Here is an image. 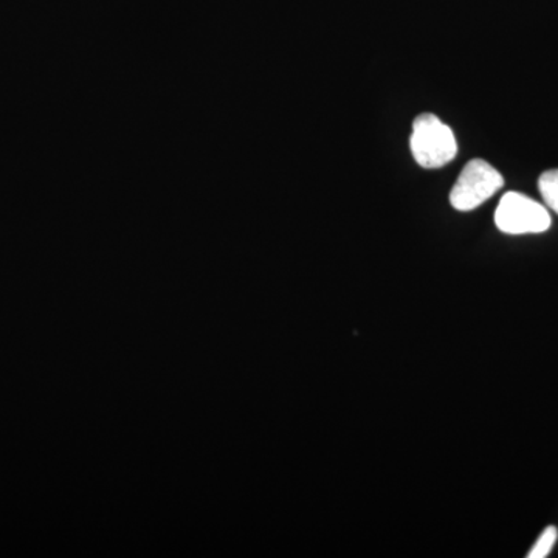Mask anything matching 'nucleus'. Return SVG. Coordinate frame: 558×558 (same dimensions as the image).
<instances>
[{
  "mask_svg": "<svg viewBox=\"0 0 558 558\" xmlns=\"http://www.w3.org/2000/svg\"><path fill=\"white\" fill-rule=\"evenodd\" d=\"M502 185L505 179L501 172L495 170L486 160L469 161L451 189V207L458 211H472L497 194Z\"/></svg>",
  "mask_w": 558,
  "mask_h": 558,
  "instance_id": "f03ea898",
  "label": "nucleus"
},
{
  "mask_svg": "<svg viewBox=\"0 0 558 558\" xmlns=\"http://www.w3.org/2000/svg\"><path fill=\"white\" fill-rule=\"evenodd\" d=\"M538 189L546 207L558 215V170L543 172L538 180Z\"/></svg>",
  "mask_w": 558,
  "mask_h": 558,
  "instance_id": "20e7f679",
  "label": "nucleus"
},
{
  "mask_svg": "<svg viewBox=\"0 0 558 558\" xmlns=\"http://www.w3.org/2000/svg\"><path fill=\"white\" fill-rule=\"evenodd\" d=\"M495 223L506 234H538L549 230L550 215L545 205L524 194H505L495 211Z\"/></svg>",
  "mask_w": 558,
  "mask_h": 558,
  "instance_id": "7ed1b4c3",
  "label": "nucleus"
},
{
  "mask_svg": "<svg viewBox=\"0 0 558 558\" xmlns=\"http://www.w3.org/2000/svg\"><path fill=\"white\" fill-rule=\"evenodd\" d=\"M411 153L418 167L435 170L457 157L458 143L453 131L433 113H421L413 123Z\"/></svg>",
  "mask_w": 558,
  "mask_h": 558,
  "instance_id": "f257e3e1",
  "label": "nucleus"
},
{
  "mask_svg": "<svg viewBox=\"0 0 558 558\" xmlns=\"http://www.w3.org/2000/svg\"><path fill=\"white\" fill-rule=\"evenodd\" d=\"M558 539V529L548 526L539 535L537 543L529 550L527 558H546L553 553Z\"/></svg>",
  "mask_w": 558,
  "mask_h": 558,
  "instance_id": "39448f33",
  "label": "nucleus"
}]
</instances>
